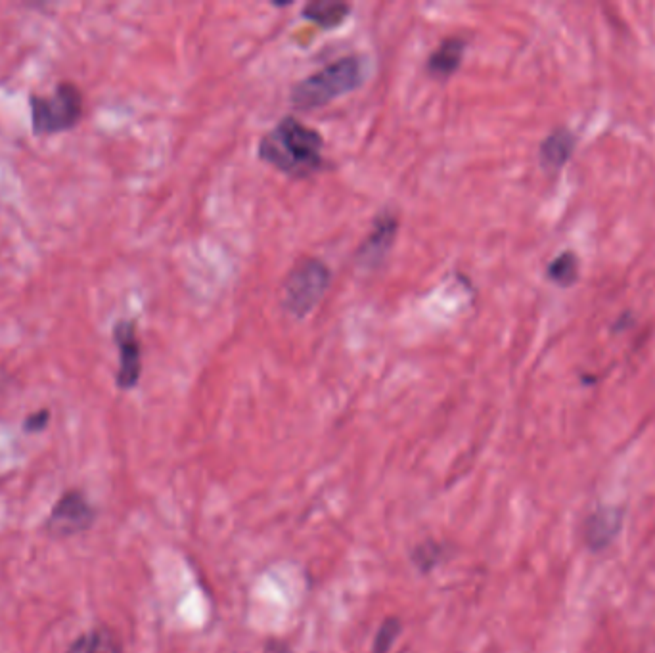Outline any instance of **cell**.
<instances>
[{
  "mask_svg": "<svg viewBox=\"0 0 655 653\" xmlns=\"http://www.w3.org/2000/svg\"><path fill=\"white\" fill-rule=\"evenodd\" d=\"M324 140L313 127L295 117H284L263 136L259 158L284 175L305 179L324 167Z\"/></svg>",
  "mask_w": 655,
  "mask_h": 653,
  "instance_id": "obj_1",
  "label": "cell"
},
{
  "mask_svg": "<svg viewBox=\"0 0 655 653\" xmlns=\"http://www.w3.org/2000/svg\"><path fill=\"white\" fill-rule=\"evenodd\" d=\"M362 79L364 66L357 56L339 58L299 81L292 91V102L299 110H318L361 87Z\"/></svg>",
  "mask_w": 655,
  "mask_h": 653,
  "instance_id": "obj_2",
  "label": "cell"
},
{
  "mask_svg": "<svg viewBox=\"0 0 655 653\" xmlns=\"http://www.w3.org/2000/svg\"><path fill=\"white\" fill-rule=\"evenodd\" d=\"M29 108L33 135H58L79 125L85 110V98L75 83L62 81L50 96L33 92L29 96Z\"/></svg>",
  "mask_w": 655,
  "mask_h": 653,
  "instance_id": "obj_3",
  "label": "cell"
},
{
  "mask_svg": "<svg viewBox=\"0 0 655 653\" xmlns=\"http://www.w3.org/2000/svg\"><path fill=\"white\" fill-rule=\"evenodd\" d=\"M328 286L330 269L326 263L320 259H303L282 284V307L295 318H303L317 307Z\"/></svg>",
  "mask_w": 655,
  "mask_h": 653,
  "instance_id": "obj_4",
  "label": "cell"
},
{
  "mask_svg": "<svg viewBox=\"0 0 655 653\" xmlns=\"http://www.w3.org/2000/svg\"><path fill=\"white\" fill-rule=\"evenodd\" d=\"M92 523H94V508L89 504L87 496L81 491H68L54 504L50 516L46 519L45 527L52 537L66 539L91 529Z\"/></svg>",
  "mask_w": 655,
  "mask_h": 653,
  "instance_id": "obj_5",
  "label": "cell"
},
{
  "mask_svg": "<svg viewBox=\"0 0 655 653\" xmlns=\"http://www.w3.org/2000/svg\"><path fill=\"white\" fill-rule=\"evenodd\" d=\"M113 341L119 349V372H117V387L133 389L140 382L142 374V355H140V339L136 334V324L133 320H119L113 326Z\"/></svg>",
  "mask_w": 655,
  "mask_h": 653,
  "instance_id": "obj_6",
  "label": "cell"
},
{
  "mask_svg": "<svg viewBox=\"0 0 655 653\" xmlns=\"http://www.w3.org/2000/svg\"><path fill=\"white\" fill-rule=\"evenodd\" d=\"M397 217L393 213H382L372 226V232L368 234V238L361 244V248L357 251V263L361 267H368L374 269L380 263H384L387 253L391 251V246L395 242L397 236Z\"/></svg>",
  "mask_w": 655,
  "mask_h": 653,
  "instance_id": "obj_7",
  "label": "cell"
},
{
  "mask_svg": "<svg viewBox=\"0 0 655 653\" xmlns=\"http://www.w3.org/2000/svg\"><path fill=\"white\" fill-rule=\"evenodd\" d=\"M623 525V514L615 508H600L585 521V541L592 550L610 546L619 535Z\"/></svg>",
  "mask_w": 655,
  "mask_h": 653,
  "instance_id": "obj_8",
  "label": "cell"
},
{
  "mask_svg": "<svg viewBox=\"0 0 655 653\" xmlns=\"http://www.w3.org/2000/svg\"><path fill=\"white\" fill-rule=\"evenodd\" d=\"M464 50H466V43L460 37L445 39L431 54L430 60H428V71L437 79L451 77L452 73L462 64Z\"/></svg>",
  "mask_w": 655,
  "mask_h": 653,
  "instance_id": "obj_9",
  "label": "cell"
},
{
  "mask_svg": "<svg viewBox=\"0 0 655 653\" xmlns=\"http://www.w3.org/2000/svg\"><path fill=\"white\" fill-rule=\"evenodd\" d=\"M351 6L341 0H315L303 8V18L317 23L318 27L334 29L347 20Z\"/></svg>",
  "mask_w": 655,
  "mask_h": 653,
  "instance_id": "obj_10",
  "label": "cell"
},
{
  "mask_svg": "<svg viewBox=\"0 0 655 653\" xmlns=\"http://www.w3.org/2000/svg\"><path fill=\"white\" fill-rule=\"evenodd\" d=\"M575 144V136L567 129H556L552 135L546 136L541 146V161L546 169H558L569 158Z\"/></svg>",
  "mask_w": 655,
  "mask_h": 653,
  "instance_id": "obj_11",
  "label": "cell"
},
{
  "mask_svg": "<svg viewBox=\"0 0 655 653\" xmlns=\"http://www.w3.org/2000/svg\"><path fill=\"white\" fill-rule=\"evenodd\" d=\"M66 653H121V644L108 629H92L81 634Z\"/></svg>",
  "mask_w": 655,
  "mask_h": 653,
  "instance_id": "obj_12",
  "label": "cell"
},
{
  "mask_svg": "<svg viewBox=\"0 0 655 653\" xmlns=\"http://www.w3.org/2000/svg\"><path fill=\"white\" fill-rule=\"evenodd\" d=\"M577 274H579L577 257L569 251L562 253L558 259H554L552 265L548 267L550 280H554L560 286H571L577 280Z\"/></svg>",
  "mask_w": 655,
  "mask_h": 653,
  "instance_id": "obj_13",
  "label": "cell"
},
{
  "mask_svg": "<svg viewBox=\"0 0 655 653\" xmlns=\"http://www.w3.org/2000/svg\"><path fill=\"white\" fill-rule=\"evenodd\" d=\"M401 631H403V625H401L399 619H395V617L385 619L384 625L380 627V631L374 638L372 653H389V650L393 648V644L397 642Z\"/></svg>",
  "mask_w": 655,
  "mask_h": 653,
  "instance_id": "obj_14",
  "label": "cell"
},
{
  "mask_svg": "<svg viewBox=\"0 0 655 653\" xmlns=\"http://www.w3.org/2000/svg\"><path fill=\"white\" fill-rule=\"evenodd\" d=\"M439 544H433V542H428V544H420L414 554H412V560L414 563L422 569V571H430L431 567L437 563L439 560Z\"/></svg>",
  "mask_w": 655,
  "mask_h": 653,
  "instance_id": "obj_15",
  "label": "cell"
},
{
  "mask_svg": "<svg viewBox=\"0 0 655 653\" xmlns=\"http://www.w3.org/2000/svg\"><path fill=\"white\" fill-rule=\"evenodd\" d=\"M48 420H50V410L41 408V410H37V412H33L31 416L25 418L23 429H25L27 433H39V431H43V429L48 426Z\"/></svg>",
  "mask_w": 655,
  "mask_h": 653,
  "instance_id": "obj_16",
  "label": "cell"
},
{
  "mask_svg": "<svg viewBox=\"0 0 655 653\" xmlns=\"http://www.w3.org/2000/svg\"><path fill=\"white\" fill-rule=\"evenodd\" d=\"M10 385V374L0 366V391H4Z\"/></svg>",
  "mask_w": 655,
  "mask_h": 653,
  "instance_id": "obj_17",
  "label": "cell"
}]
</instances>
